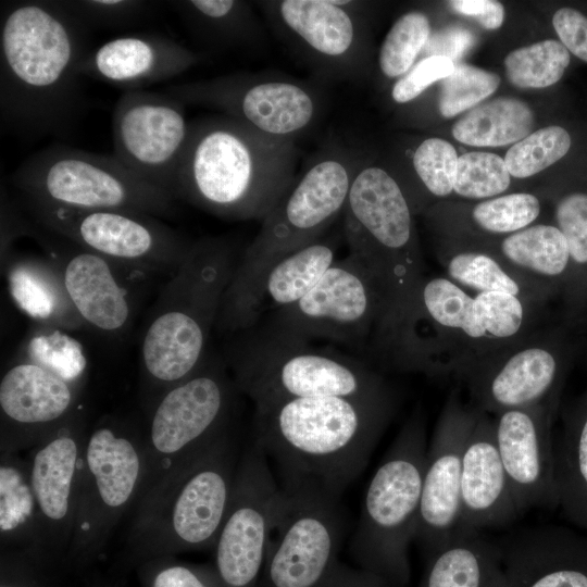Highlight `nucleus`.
Masks as SVG:
<instances>
[{
	"label": "nucleus",
	"instance_id": "f257e3e1",
	"mask_svg": "<svg viewBox=\"0 0 587 587\" xmlns=\"http://www.w3.org/2000/svg\"><path fill=\"white\" fill-rule=\"evenodd\" d=\"M554 320L549 308L511 294H472L444 274L425 275L405 303L376 326L365 349L383 370L455 379Z\"/></svg>",
	"mask_w": 587,
	"mask_h": 587
},
{
	"label": "nucleus",
	"instance_id": "f03ea898",
	"mask_svg": "<svg viewBox=\"0 0 587 587\" xmlns=\"http://www.w3.org/2000/svg\"><path fill=\"white\" fill-rule=\"evenodd\" d=\"M88 28L61 0L1 5L0 113L10 132L63 134L83 108Z\"/></svg>",
	"mask_w": 587,
	"mask_h": 587
},
{
	"label": "nucleus",
	"instance_id": "7ed1b4c3",
	"mask_svg": "<svg viewBox=\"0 0 587 587\" xmlns=\"http://www.w3.org/2000/svg\"><path fill=\"white\" fill-rule=\"evenodd\" d=\"M397 402L394 394L255 407L252 441L275 463L280 487L308 486L339 498L365 469Z\"/></svg>",
	"mask_w": 587,
	"mask_h": 587
},
{
	"label": "nucleus",
	"instance_id": "20e7f679",
	"mask_svg": "<svg viewBox=\"0 0 587 587\" xmlns=\"http://www.w3.org/2000/svg\"><path fill=\"white\" fill-rule=\"evenodd\" d=\"M295 140L224 114L189 122L174 198L215 216L263 221L296 179Z\"/></svg>",
	"mask_w": 587,
	"mask_h": 587
},
{
	"label": "nucleus",
	"instance_id": "39448f33",
	"mask_svg": "<svg viewBox=\"0 0 587 587\" xmlns=\"http://www.w3.org/2000/svg\"><path fill=\"white\" fill-rule=\"evenodd\" d=\"M240 454L228 427L172 466L135 508L129 558L140 564L213 548L230 507Z\"/></svg>",
	"mask_w": 587,
	"mask_h": 587
},
{
	"label": "nucleus",
	"instance_id": "423d86ee",
	"mask_svg": "<svg viewBox=\"0 0 587 587\" xmlns=\"http://www.w3.org/2000/svg\"><path fill=\"white\" fill-rule=\"evenodd\" d=\"M239 258L232 242H191L164 286L141 341V375L148 408L166 389L205 362L210 334Z\"/></svg>",
	"mask_w": 587,
	"mask_h": 587
},
{
	"label": "nucleus",
	"instance_id": "0eeeda50",
	"mask_svg": "<svg viewBox=\"0 0 587 587\" xmlns=\"http://www.w3.org/2000/svg\"><path fill=\"white\" fill-rule=\"evenodd\" d=\"M227 348L224 363L254 408L315 398H379L397 394L366 362L253 326Z\"/></svg>",
	"mask_w": 587,
	"mask_h": 587
},
{
	"label": "nucleus",
	"instance_id": "6e6552de",
	"mask_svg": "<svg viewBox=\"0 0 587 587\" xmlns=\"http://www.w3.org/2000/svg\"><path fill=\"white\" fill-rule=\"evenodd\" d=\"M362 160L355 148L338 142L311 159L239 257L224 297L228 309L245 311L274 263L322 238L344 213Z\"/></svg>",
	"mask_w": 587,
	"mask_h": 587
},
{
	"label": "nucleus",
	"instance_id": "1a4fd4ad",
	"mask_svg": "<svg viewBox=\"0 0 587 587\" xmlns=\"http://www.w3.org/2000/svg\"><path fill=\"white\" fill-rule=\"evenodd\" d=\"M427 447L425 416L417 409L372 476L349 544L358 567L390 587L410 579L409 547L415 540Z\"/></svg>",
	"mask_w": 587,
	"mask_h": 587
},
{
	"label": "nucleus",
	"instance_id": "9d476101",
	"mask_svg": "<svg viewBox=\"0 0 587 587\" xmlns=\"http://www.w3.org/2000/svg\"><path fill=\"white\" fill-rule=\"evenodd\" d=\"M342 215L349 254L372 274L384 294L380 323L405 303L425 276L415 214L388 167L364 157Z\"/></svg>",
	"mask_w": 587,
	"mask_h": 587
},
{
	"label": "nucleus",
	"instance_id": "9b49d317",
	"mask_svg": "<svg viewBox=\"0 0 587 587\" xmlns=\"http://www.w3.org/2000/svg\"><path fill=\"white\" fill-rule=\"evenodd\" d=\"M148 476L146 433L105 416L87 434L72 541L65 564L98 558L114 527L139 502Z\"/></svg>",
	"mask_w": 587,
	"mask_h": 587
},
{
	"label": "nucleus",
	"instance_id": "f8f14e48",
	"mask_svg": "<svg viewBox=\"0 0 587 587\" xmlns=\"http://www.w3.org/2000/svg\"><path fill=\"white\" fill-rule=\"evenodd\" d=\"M11 182L25 201L77 210H127L170 216L175 199L148 184L114 155L64 146L24 160Z\"/></svg>",
	"mask_w": 587,
	"mask_h": 587
},
{
	"label": "nucleus",
	"instance_id": "ddd939ff",
	"mask_svg": "<svg viewBox=\"0 0 587 587\" xmlns=\"http://www.w3.org/2000/svg\"><path fill=\"white\" fill-rule=\"evenodd\" d=\"M580 328L562 319L552 321L477 361L455 380L469 402L490 415L535 405L560 409Z\"/></svg>",
	"mask_w": 587,
	"mask_h": 587
},
{
	"label": "nucleus",
	"instance_id": "4468645a",
	"mask_svg": "<svg viewBox=\"0 0 587 587\" xmlns=\"http://www.w3.org/2000/svg\"><path fill=\"white\" fill-rule=\"evenodd\" d=\"M237 392L224 360L208 355L197 372L154 400L145 432L148 476L142 496L178 461L230 427Z\"/></svg>",
	"mask_w": 587,
	"mask_h": 587
},
{
	"label": "nucleus",
	"instance_id": "2eb2a0df",
	"mask_svg": "<svg viewBox=\"0 0 587 587\" xmlns=\"http://www.w3.org/2000/svg\"><path fill=\"white\" fill-rule=\"evenodd\" d=\"M270 26L322 78L355 82L370 72L365 2L268 0L255 2Z\"/></svg>",
	"mask_w": 587,
	"mask_h": 587
},
{
	"label": "nucleus",
	"instance_id": "dca6fc26",
	"mask_svg": "<svg viewBox=\"0 0 587 587\" xmlns=\"http://www.w3.org/2000/svg\"><path fill=\"white\" fill-rule=\"evenodd\" d=\"M26 203L36 221L48 230L141 276H172L191 245L149 214Z\"/></svg>",
	"mask_w": 587,
	"mask_h": 587
},
{
	"label": "nucleus",
	"instance_id": "f3484780",
	"mask_svg": "<svg viewBox=\"0 0 587 587\" xmlns=\"http://www.w3.org/2000/svg\"><path fill=\"white\" fill-rule=\"evenodd\" d=\"M386 310L384 294L353 255L336 260L298 302L273 311L265 328L290 339H324L355 348L367 342Z\"/></svg>",
	"mask_w": 587,
	"mask_h": 587
},
{
	"label": "nucleus",
	"instance_id": "a211bd4d",
	"mask_svg": "<svg viewBox=\"0 0 587 587\" xmlns=\"http://www.w3.org/2000/svg\"><path fill=\"white\" fill-rule=\"evenodd\" d=\"M282 501L258 587H316L338 562L347 529L339 498L280 487Z\"/></svg>",
	"mask_w": 587,
	"mask_h": 587
},
{
	"label": "nucleus",
	"instance_id": "6ab92c4d",
	"mask_svg": "<svg viewBox=\"0 0 587 587\" xmlns=\"http://www.w3.org/2000/svg\"><path fill=\"white\" fill-rule=\"evenodd\" d=\"M165 92L185 104L214 109L257 132L282 139L303 134L322 111L319 90L274 73H235L170 85Z\"/></svg>",
	"mask_w": 587,
	"mask_h": 587
},
{
	"label": "nucleus",
	"instance_id": "aec40b11",
	"mask_svg": "<svg viewBox=\"0 0 587 587\" xmlns=\"http://www.w3.org/2000/svg\"><path fill=\"white\" fill-rule=\"evenodd\" d=\"M282 496L270 461L251 441L241 451L230 507L212 548L223 587H258Z\"/></svg>",
	"mask_w": 587,
	"mask_h": 587
},
{
	"label": "nucleus",
	"instance_id": "412c9836",
	"mask_svg": "<svg viewBox=\"0 0 587 587\" xmlns=\"http://www.w3.org/2000/svg\"><path fill=\"white\" fill-rule=\"evenodd\" d=\"M87 434L82 410L28 451L26 460L39 515L38 542L32 560L47 573L65 564Z\"/></svg>",
	"mask_w": 587,
	"mask_h": 587
},
{
	"label": "nucleus",
	"instance_id": "4be33fe9",
	"mask_svg": "<svg viewBox=\"0 0 587 587\" xmlns=\"http://www.w3.org/2000/svg\"><path fill=\"white\" fill-rule=\"evenodd\" d=\"M185 108L183 101L166 92L126 90L112 116L113 155L136 176L173 198L189 130Z\"/></svg>",
	"mask_w": 587,
	"mask_h": 587
},
{
	"label": "nucleus",
	"instance_id": "5701e85b",
	"mask_svg": "<svg viewBox=\"0 0 587 587\" xmlns=\"http://www.w3.org/2000/svg\"><path fill=\"white\" fill-rule=\"evenodd\" d=\"M458 388L448 396L427 447L415 540L423 554L438 549L458 532L462 454L479 414Z\"/></svg>",
	"mask_w": 587,
	"mask_h": 587
},
{
	"label": "nucleus",
	"instance_id": "b1692460",
	"mask_svg": "<svg viewBox=\"0 0 587 587\" xmlns=\"http://www.w3.org/2000/svg\"><path fill=\"white\" fill-rule=\"evenodd\" d=\"M82 389L18 359L0 380V453L32 449L83 410Z\"/></svg>",
	"mask_w": 587,
	"mask_h": 587
},
{
	"label": "nucleus",
	"instance_id": "393cba45",
	"mask_svg": "<svg viewBox=\"0 0 587 587\" xmlns=\"http://www.w3.org/2000/svg\"><path fill=\"white\" fill-rule=\"evenodd\" d=\"M558 411L535 405L492 415L497 448L519 514L558 508L552 434Z\"/></svg>",
	"mask_w": 587,
	"mask_h": 587
},
{
	"label": "nucleus",
	"instance_id": "a878e982",
	"mask_svg": "<svg viewBox=\"0 0 587 587\" xmlns=\"http://www.w3.org/2000/svg\"><path fill=\"white\" fill-rule=\"evenodd\" d=\"M509 587H587V532L546 525L496 541Z\"/></svg>",
	"mask_w": 587,
	"mask_h": 587
},
{
	"label": "nucleus",
	"instance_id": "bb28decb",
	"mask_svg": "<svg viewBox=\"0 0 587 587\" xmlns=\"http://www.w3.org/2000/svg\"><path fill=\"white\" fill-rule=\"evenodd\" d=\"M203 54L162 35L134 34L89 50L78 72L110 85L138 90L196 66Z\"/></svg>",
	"mask_w": 587,
	"mask_h": 587
},
{
	"label": "nucleus",
	"instance_id": "cd10ccee",
	"mask_svg": "<svg viewBox=\"0 0 587 587\" xmlns=\"http://www.w3.org/2000/svg\"><path fill=\"white\" fill-rule=\"evenodd\" d=\"M460 498L459 529L502 527L520 515L497 448L492 415L482 410L463 449Z\"/></svg>",
	"mask_w": 587,
	"mask_h": 587
},
{
	"label": "nucleus",
	"instance_id": "c85d7f7f",
	"mask_svg": "<svg viewBox=\"0 0 587 587\" xmlns=\"http://www.w3.org/2000/svg\"><path fill=\"white\" fill-rule=\"evenodd\" d=\"M58 263L65 289L84 324L116 336L129 325L135 300L126 275H138L83 248L61 253Z\"/></svg>",
	"mask_w": 587,
	"mask_h": 587
},
{
	"label": "nucleus",
	"instance_id": "c756f323",
	"mask_svg": "<svg viewBox=\"0 0 587 587\" xmlns=\"http://www.w3.org/2000/svg\"><path fill=\"white\" fill-rule=\"evenodd\" d=\"M542 192L511 191L489 199L447 200L422 215L435 238L451 241L499 238L535 223L551 221Z\"/></svg>",
	"mask_w": 587,
	"mask_h": 587
},
{
	"label": "nucleus",
	"instance_id": "7c9ffc66",
	"mask_svg": "<svg viewBox=\"0 0 587 587\" xmlns=\"http://www.w3.org/2000/svg\"><path fill=\"white\" fill-rule=\"evenodd\" d=\"M551 222L569 247L572 280L561 307L564 321L583 326L587 322V171H570L541 191Z\"/></svg>",
	"mask_w": 587,
	"mask_h": 587
},
{
	"label": "nucleus",
	"instance_id": "2f4dec72",
	"mask_svg": "<svg viewBox=\"0 0 587 587\" xmlns=\"http://www.w3.org/2000/svg\"><path fill=\"white\" fill-rule=\"evenodd\" d=\"M435 240V253L444 275L465 290L472 294L507 292L549 309L552 303L561 305V297L553 288L499 258L467 245Z\"/></svg>",
	"mask_w": 587,
	"mask_h": 587
},
{
	"label": "nucleus",
	"instance_id": "473e14b6",
	"mask_svg": "<svg viewBox=\"0 0 587 587\" xmlns=\"http://www.w3.org/2000/svg\"><path fill=\"white\" fill-rule=\"evenodd\" d=\"M453 242L482 249L553 288L561 297V314L571 286L572 266L565 237L551 221L535 223L504 237Z\"/></svg>",
	"mask_w": 587,
	"mask_h": 587
},
{
	"label": "nucleus",
	"instance_id": "72a5a7b5",
	"mask_svg": "<svg viewBox=\"0 0 587 587\" xmlns=\"http://www.w3.org/2000/svg\"><path fill=\"white\" fill-rule=\"evenodd\" d=\"M2 265L11 299L36 324L65 330L86 326L70 300L54 259L11 252Z\"/></svg>",
	"mask_w": 587,
	"mask_h": 587
},
{
	"label": "nucleus",
	"instance_id": "f704fd0d",
	"mask_svg": "<svg viewBox=\"0 0 587 587\" xmlns=\"http://www.w3.org/2000/svg\"><path fill=\"white\" fill-rule=\"evenodd\" d=\"M424 557L420 587H509L499 548L479 530L459 529Z\"/></svg>",
	"mask_w": 587,
	"mask_h": 587
},
{
	"label": "nucleus",
	"instance_id": "c9c22d12",
	"mask_svg": "<svg viewBox=\"0 0 587 587\" xmlns=\"http://www.w3.org/2000/svg\"><path fill=\"white\" fill-rule=\"evenodd\" d=\"M337 240L317 239L274 263L262 278L246 313L242 330L302 299L335 263ZM241 330V332H242Z\"/></svg>",
	"mask_w": 587,
	"mask_h": 587
},
{
	"label": "nucleus",
	"instance_id": "e433bc0d",
	"mask_svg": "<svg viewBox=\"0 0 587 587\" xmlns=\"http://www.w3.org/2000/svg\"><path fill=\"white\" fill-rule=\"evenodd\" d=\"M458 160L459 154L450 141L432 136L409 142L386 166L416 215L438 202L450 200Z\"/></svg>",
	"mask_w": 587,
	"mask_h": 587
},
{
	"label": "nucleus",
	"instance_id": "4c0bfd02",
	"mask_svg": "<svg viewBox=\"0 0 587 587\" xmlns=\"http://www.w3.org/2000/svg\"><path fill=\"white\" fill-rule=\"evenodd\" d=\"M561 417L554 440L558 508L573 527L587 532V385Z\"/></svg>",
	"mask_w": 587,
	"mask_h": 587
},
{
	"label": "nucleus",
	"instance_id": "58836bf2",
	"mask_svg": "<svg viewBox=\"0 0 587 587\" xmlns=\"http://www.w3.org/2000/svg\"><path fill=\"white\" fill-rule=\"evenodd\" d=\"M191 34L213 49L249 48L263 39L251 2L242 0L171 1Z\"/></svg>",
	"mask_w": 587,
	"mask_h": 587
},
{
	"label": "nucleus",
	"instance_id": "ea45409f",
	"mask_svg": "<svg viewBox=\"0 0 587 587\" xmlns=\"http://www.w3.org/2000/svg\"><path fill=\"white\" fill-rule=\"evenodd\" d=\"M38 530V508L27 460L18 453H0L1 548L20 549L32 559Z\"/></svg>",
	"mask_w": 587,
	"mask_h": 587
},
{
	"label": "nucleus",
	"instance_id": "a19ab883",
	"mask_svg": "<svg viewBox=\"0 0 587 587\" xmlns=\"http://www.w3.org/2000/svg\"><path fill=\"white\" fill-rule=\"evenodd\" d=\"M532 107L515 97H498L482 102L458 118L453 139L470 147L512 146L535 130Z\"/></svg>",
	"mask_w": 587,
	"mask_h": 587
},
{
	"label": "nucleus",
	"instance_id": "79ce46f5",
	"mask_svg": "<svg viewBox=\"0 0 587 587\" xmlns=\"http://www.w3.org/2000/svg\"><path fill=\"white\" fill-rule=\"evenodd\" d=\"M18 359L47 370L78 389L84 388L88 372L86 352L65 329L36 324L26 337Z\"/></svg>",
	"mask_w": 587,
	"mask_h": 587
},
{
	"label": "nucleus",
	"instance_id": "37998d69",
	"mask_svg": "<svg viewBox=\"0 0 587 587\" xmlns=\"http://www.w3.org/2000/svg\"><path fill=\"white\" fill-rule=\"evenodd\" d=\"M571 60V53L560 40L548 38L510 51L503 66L512 86L545 89L562 79Z\"/></svg>",
	"mask_w": 587,
	"mask_h": 587
},
{
	"label": "nucleus",
	"instance_id": "c03bdc74",
	"mask_svg": "<svg viewBox=\"0 0 587 587\" xmlns=\"http://www.w3.org/2000/svg\"><path fill=\"white\" fill-rule=\"evenodd\" d=\"M433 33L429 16L421 10L402 13L387 32L377 54L378 75L397 80L420 59Z\"/></svg>",
	"mask_w": 587,
	"mask_h": 587
},
{
	"label": "nucleus",
	"instance_id": "a18cd8bd",
	"mask_svg": "<svg viewBox=\"0 0 587 587\" xmlns=\"http://www.w3.org/2000/svg\"><path fill=\"white\" fill-rule=\"evenodd\" d=\"M574 147V133L564 125L551 124L510 146L503 160L512 178L527 179L563 161Z\"/></svg>",
	"mask_w": 587,
	"mask_h": 587
},
{
	"label": "nucleus",
	"instance_id": "49530a36",
	"mask_svg": "<svg viewBox=\"0 0 587 587\" xmlns=\"http://www.w3.org/2000/svg\"><path fill=\"white\" fill-rule=\"evenodd\" d=\"M500 84L501 78L495 72L455 63L452 73L438 83L437 111L444 118L464 114L486 101Z\"/></svg>",
	"mask_w": 587,
	"mask_h": 587
},
{
	"label": "nucleus",
	"instance_id": "de8ad7c7",
	"mask_svg": "<svg viewBox=\"0 0 587 587\" xmlns=\"http://www.w3.org/2000/svg\"><path fill=\"white\" fill-rule=\"evenodd\" d=\"M512 177L502 157L488 151L459 155L453 195L459 200L477 201L507 193Z\"/></svg>",
	"mask_w": 587,
	"mask_h": 587
},
{
	"label": "nucleus",
	"instance_id": "09e8293b",
	"mask_svg": "<svg viewBox=\"0 0 587 587\" xmlns=\"http://www.w3.org/2000/svg\"><path fill=\"white\" fill-rule=\"evenodd\" d=\"M142 587H223L213 564H190L174 555L158 557L139 564Z\"/></svg>",
	"mask_w": 587,
	"mask_h": 587
},
{
	"label": "nucleus",
	"instance_id": "8fccbe9b",
	"mask_svg": "<svg viewBox=\"0 0 587 587\" xmlns=\"http://www.w3.org/2000/svg\"><path fill=\"white\" fill-rule=\"evenodd\" d=\"M88 29L120 28L142 20L154 2L142 0H61Z\"/></svg>",
	"mask_w": 587,
	"mask_h": 587
},
{
	"label": "nucleus",
	"instance_id": "3c124183",
	"mask_svg": "<svg viewBox=\"0 0 587 587\" xmlns=\"http://www.w3.org/2000/svg\"><path fill=\"white\" fill-rule=\"evenodd\" d=\"M455 63L444 55L421 58L403 76L394 82L391 101L399 105L413 103L434 84L449 76Z\"/></svg>",
	"mask_w": 587,
	"mask_h": 587
},
{
	"label": "nucleus",
	"instance_id": "603ef678",
	"mask_svg": "<svg viewBox=\"0 0 587 587\" xmlns=\"http://www.w3.org/2000/svg\"><path fill=\"white\" fill-rule=\"evenodd\" d=\"M48 574L24 551L1 548L0 587H51Z\"/></svg>",
	"mask_w": 587,
	"mask_h": 587
},
{
	"label": "nucleus",
	"instance_id": "864d4df0",
	"mask_svg": "<svg viewBox=\"0 0 587 587\" xmlns=\"http://www.w3.org/2000/svg\"><path fill=\"white\" fill-rule=\"evenodd\" d=\"M551 23L571 55L587 63V15L573 7H562L553 13Z\"/></svg>",
	"mask_w": 587,
	"mask_h": 587
},
{
	"label": "nucleus",
	"instance_id": "5fc2aeb1",
	"mask_svg": "<svg viewBox=\"0 0 587 587\" xmlns=\"http://www.w3.org/2000/svg\"><path fill=\"white\" fill-rule=\"evenodd\" d=\"M471 32L461 27H447L432 33V36L421 55H444L454 63L474 43ZM420 58V59H421Z\"/></svg>",
	"mask_w": 587,
	"mask_h": 587
},
{
	"label": "nucleus",
	"instance_id": "6e6d98bb",
	"mask_svg": "<svg viewBox=\"0 0 587 587\" xmlns=\"http://www.w3.org/2000/svg\"><path fill=\"white\" fill-rule=\"evenodd\" d=\"M448 7L463 16L474 18L484 29H499L505 18L503 4L497 0H452Z\"/></svg>",
	"mask_w": 587,
	"mask_h": 587
},
{
	"label": "nucleus",
	"instance_id": "4d7b16f0",
	"mask_svg": "<svg viewBox=\"0 0 587 587\" xmlns=\"http://www.w3.org/2000/svg\"><path fill=\"white\" fill-rule=\"evenodd\" d=\"M316 587H390L379 576L337 562Z\"/></svg>",
	"mask_w": 587,
	"mask_h": 587
}]
</instances>
